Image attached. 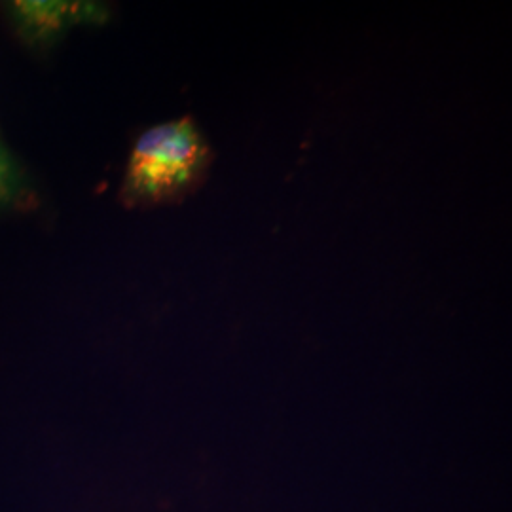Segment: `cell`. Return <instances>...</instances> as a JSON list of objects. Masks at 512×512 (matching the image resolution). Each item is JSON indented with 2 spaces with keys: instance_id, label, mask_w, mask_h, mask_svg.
I'll return each instance as SVG.
<instances>
[{
  "instance_id": "3957f363",
  "label": "cell",
  "mask_w": 512,
  "mask_h": 512,
  "mask_svg": "<svg viewBox=\"0 0 512 512\" xmlns=\"http://www.w3.org/2000/svg\"><path fill=\"white\" fill-rule=\"evenodd\" d=\"M12 181H14L12 165L0 150V200H4L12 192Z\"/></svg>"
},
{
  "instance_id": "7a4b0ae2",
  "label": "cell",
  "mask_w": 512,
  "mask_h": 512,
  "mask_svg": "<svg viewBox=\"0 0 512 512\" xmlns=\"http://www.w3.org/2000/svg\"><path fill=\"white\" fill-rule=\"evenodd\" d=\"M14 16L27 35L46 38L65 31L88 18L93 12L90 4L52 2V0H18L12 4Z\"/></svg>"
},
{
  "instance_id": "6da1fadb",
  "label": "cell",
  "mask_w": 512,
  "mask_h": 512,
  "mask_svg": "<svg viewBox=\"0 0 512 512\" xmlns=\"http://www.w3.org/2000/svg\"><path fill=\"white\" fill-rule=\"evenodd\" d=\"M211 160V147L192 118L152 126L129 154L122 196L129 205L179 202L205 181Z\"/></svg>"
}]
</instances>
